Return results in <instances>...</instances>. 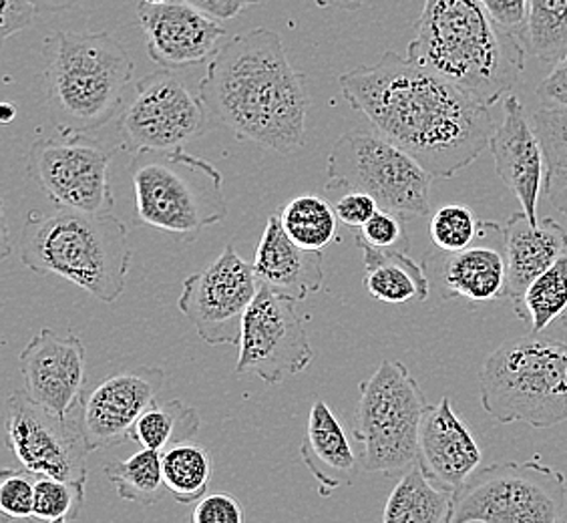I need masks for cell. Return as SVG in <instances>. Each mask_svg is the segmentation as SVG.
I'll return each mask as SVG.
<instances>
[{"mask_svg": "<svg viewBox=\"0 0 567 523\" xmlns=\"http://www.w3.org/2000/svg\"><path fill=\"white\" fill-rule=\"evenodd\" d=\"M566 475L529 461L480 468L453 493L447 523H556L566 507Z\"/></svg>", "mask_w": 567, "mask_h": 523, "instance_id": "10", "label": "cell"}, {"mask_svg": "<svg viewBox=\"0 0 567 523\" xmlns=\"http://www.w3.org/2000/svg\"><path fill=\"white\" fill-rule=\"evenodd\" d=\"M115 147L85 135L39 140L31 145L27 172L51 204L65 212L111 216L110 165Z\"/></svg>", "mask_w": 567, "mask_h": 523, "instance_id": "11", "label": "cell"}, {"mask_svg": "<svg viewBox=\"0 0 567 523\" xmlns=\"http://www.w3.org/2000/svg\"><path fill=\"white\" fill-rule=\"evenodd\" d=\"M379 209L381 207L374 197L364 192H354V189L340 196L334 204V212H337L340 224H344L350 229L362 228Z\"/></svg>", "mask_w": 567, "mask_h": 523, "instance_id": "40", "label": "cell"}, {"mask_svg": "<svg viewBox=\"0 0 567 523\" xmlns=\"http://www.w3.org/2000/svg\"><path fill=\"white\" fill-rule=\"evenodd\" d=\"M4 443L21 468L39 478L87 481V455L79 423L33 401L27 391L12 392L2 407Z\"/></svg>", "mask_w": 567, "mask_h": 523, "instance_id": "14", "label": "cell"}, {"mask_svg": "<svg viewBox=\"0 0 567 523\" xmlns=\"http://www.w3.org/2000/svg\"><path fill=\"white\" fill-rule=\"evenodd\" d=\"M137 14L147 55L152 57L153 63L172 71L208 63L218 51L216 44L226 37L214 17L186 0H172L159 7L142 0Z\"/></svg>", "mask_w": 567, "mask_h": 523, "instance_id": "19", "label": "cell"}, {"mask_svg": "<svg viewBox=\"0 0 567 523\" xmlns=\"http://www.w3.org/2000/svg\"><path fill=\"white\" fill-rule=\"evenodd\" d=\"M159 367H133L113 372L85 389L79 404V429L89 453L120 445L132 439L133 427L165 389Z\"/></svg>", "mask_w": 567, "mask_h": 523, "instance_id": "16", "label": "cell"}, {"mask_svg": "<svg viewBox=\"0 0 567 523\" xmlns=\"http://www.w3.org/2000/svg\"><path fill=\"white\" fill-rule=\"evenodd\" d=\"M300 459L317 481L322 498H330L339 488L352 485L359 475L362 463L354 455L339 417L324 401H317L310 409Z\"/></svg>", "mask_w": 567, "mask_h": 523, "instance_id": "24", "label": "cell"}, {"mask_svg": "<svg viewBox=\"0 0 567 523\" xmlns=\"http://www.w3.org/2000/svg\"><path fill=\"white\" fill-rule=\"evenodd\" d=\"M546 155V194L557 212L567 216V110L542 107L532 115Z\"/></svg>", "mask_w": 567, "mask_h": 523, "instance_id": "30", "label": "cell"}, {"mask_svg": "<svg viewBox=\"0 0 567 523\" xmlns=\"http://www.w3.org/2000/svg\"><path fill=\"white\" fill-rule=\"evenodd\" d=\"M431 286L443 300L465 298L473 305L505 296L507 270L503 256V226L481 222L480 238L458 252H429L423 260Z\"/></svg>", "mask_w": 567, "mask_h": 523, "instance_id": "18", "label": "cell"}, {"mask_svg": "<svg viewBox=\"0 0 567 523\" xmlns=\"http://www.w3.org/2000/svg\"><path fill=\"white\" fill-rule=\"evenodd\" d=\"M554 327H557V330H559V335H566V338L561 340V342H567V310L561 315V318L557 320L556 325ZM551 327V328H554Z\"/></svg>", "mask_w": 567, "mask_h": 523, "instance_id": "46", "label": "cell"}, {"mask_svg": "<svg viewBox=\"0 0 567 523\" xmlns=\"http://www.w3.org/2000/svg\"><path fill=\"white\" fill-rule=\"evenodd\" d=\"M14 115H17V110H14L12 105H7V103H4V105H2V121H4V123H9Z\"/></svg>", "mask_w": 567, "mask_h": 523, "instance_id": "47", "label": "cell"}, {"mask_svg": "<svg viewBox=\"0 0 567 523\" xmlns=\"http://www.w3.org/2000/svg\"><path fill=\"white\" fill-rule=\"evenodd\" d=\"M199 11L208 12L214 19H236L244 9L258 4L260 0H186Z\"/></svg>", "mask_w": 567, "mask_h": 523, "instance_id": "43", "label": "cell"}, {"mask_svg": "<svg viewBox=\"0 0 567 523\" xmlns=\"http://www.w3.org/2000/svg\"><path fill=\"white\" fill-rule=\"evenodd\" d=\"M251 264L262 286L296 302L317 295L324 284L322 252L296 246L284 232L278 214H272L266 222Z\"/></svg>", "mask_w": 567, "mask_h": 523, "instance_id": "23", "label": "cell"}, {"mask_svg": "<svg viewBox=\"0 0 567 523\" xmlns=\"http://www.w3.org/2000/svg\"><path fill=\"white\" fill-rule=\"evenodd\" d=\"M339 81L350 107L435 177H453L489 147V107L406 57L386 51Z\"/></svg>", "mask_w": 567, "mask_h": 523, "instance_id": "1", "label": "cell"}, {"mask_svg": "<svg viewBox=\"0 0 567 523\" xmlns=\"http://www.w3.org/2000/svg\"><path fill=\"white\" fill-rule=\"evenodd\" d=\"M566 254L567 229L554 218L532 224L524 212H515L503 224V256L507 270L505 298H509L515 312L535 278Z\"/></svg>", "mask_w": 567, "mask_h": 523, "instance_id": "22", "label": "cell"}, {"mask_svg": "<svg viewBox=\"0 0 567 523\" xmlns=\"http://www.w3.org/2000/svg\"><path fill=\"white\" fill-rule=\"evenodd\" d=\"M505 117L495 127L489 152L495 172L505 186L512 189L522 212L532 224H537V204L542 184H546V155L534 130L525 117L524 105L515 95L505 98Z\"/></svg>", "mask_w": 567, "mask_h": 523, "instance_id": "20", "label": "cell"}, {"mask_svg": "<svg viewBox=\"0 0 567 523\" xmlns=\"http://www.w3.org/2000/svg\"><path fill=\"white\" fill-rule=\"evenodd\" d=\"M37 480L27 469L4 468L0 471V513L12 520H31L34 515Z\"/></svg>", "mask_w": 567, "mask_h": 523, "instance_id": "36", "label": "cell"}, {"mask_svg": "<svg viewBox=\"0 0 567 523\" xmlns=\"http://www.w3.org/2000/svg\"><path fill=\"white\" fill-rule=\"evenodd\" d=\"M327 177L328 192H364L401 218L431 214L435 175L377 131H349L339 137L328 155Z\"/></svg>", "mask_w": 567, "mask_h": 523, "instance_id": "9", "label": "cell"}, {"mask_svg": "<svg viewBox=\"0 0 567 523\" xmlns=\"http://www.w3.org/2000/svg\"><path fill=\"white\" fill-rule=\"evenodd\" d=\"M354 439L362 445V469L401 478L419 461V433L429 403L403 362L384 359L360 382Z\"/></svg>", "mask_w": 567, "mask_h": 523, "instance_id": "8", "label": "cell"}, {"mask_svg": "<svg viewBox=\"0 0 567 523\" xmlns=\"http://www.w3.org/2000/svg\"><path fill=\"white\" fill-rule=\"evenodd\" d=\"M357 244L371 246L377 250L406 252V254L411 248L404 218L386 209H379L362 228L357 229Z\"/></svg>", "mask_w": 567, "mask_h": 523, "instance_id": "37", "label": "cell"}, {"mask_svg": "<svg viewBox=\"0 0 567 523\" xmlns=\"http://www.w3.org/2000/svg\"><path fill=\"white\" fill-rule=\"evenodd\" d=\"M103 471L125 502L153 505L165 490L162 453L152 449H142L130 459L107 463Z\"/></svg>", "mask_w": 567, "mask_h": 523, "instance_id": "31", "label": "cell"}, {"mask_svg": "<svg viewBox=\"0 0 567 523\" xmlns=\"http://www.w3.org/2000/svg\"><path fill=\"white\" fill-rule=\"evenodd\" d=\"M280 222L296 246L310 252L327 250L339 236V218L334 207L322 197L305 194L280 209Z\"/></svg>", "mask_w": 567, "mask_h": 523, "instance_id": "28", "label": "cell"}, {"mask_svg": "<svg viewBox=\"0 0 567 523\" xmlns=\"http://www.w3.org/2000/svg\"><path fill=\"white\" fill-rule=\"evenodd\" d=\"M453 491L436 485L416 463L391 491L382 523H447Z\"/></svg>", "mask_w": 567, "mask_h": 523, "instance_id": "26", "label": "cell"}, {"mask_svg": "<svg viewBox=\"0 0 567 523\" xmlns=\"http://www.w3.org/2000/svg\"><path fill=\"white\" fill-rule=\"evenodd\" d=\"M143 2L153 4V7H159V4H167V2H172V0H143Z\"/></svg>", "mask_w": 567, "mask_h": 523, "instance_id": "48", "label": "cell"}, {"mask_svg": "<svg viewBox=\"0 0 567 523\" xmlns=\"http://www.w3.org/2000/svg\"><path fill=\"white\" fill-rule=\"evenodd\" d=\"M130 177L143 226L194 242L228 216L218 167L184 150L135 153Z\"/></svg>", "mask_w": 567, "mask_h": 523, "instance_id": "7", "label": "cell"}, {"mask_svg": "<svg viewBox=\"0 0 567 523\" xmlns=\"http://www.w3.org/2000/svg\"><path fill=\"white\" fill-rule=\"evenodd\" d=\"M132 256L127 226L113 214L33 212L19 242L22 266L61 276L105 305H115L125 293Z\"/></svg>", "mask_w": 567, "mask_h": 523, "instance_id": "4", "label": "cell"}, {"mask_svg": "<svg viewBox=\"0 0 567 523\" xmlns=\"http://www.w3.org/2000/svg\"><path fill=\"white\" fill-rule=\"evenodd\" d=\"M85 345L76 335L43 328L21 350L19 369L27 394L44 409L69 417L85 392Z\"/></svg>", "mask_w": 567, "mask_h": 523, "instance_id": "17", "label": "cell"}, {"mask_svg": "<svg viewBox=\"0 0 567 523\" xmlns=\"http://www.w3.org/2000/svg\"><path fill=\"white\" fill-rule=\"evenodd\" d=\"M542 107L567 110V55L554 63L551 71L537 88Z\"/></svg>", "mask_w": 567, "mask_h": 523, "instance_id": "42", "label": "cell"}, {"mask_svg": "<svg viewBox=\"0 0 567 523\" xmlns=\"http://www.w3.org/2000/svg\"><path fill=\"white\" fill-rule=\"evenodd\" d=\"M199 98L238 140L278 153L305 147V75L272 29L258 27L226 41L209 61Z\"/></svg>", "mask_w": 567, "mask_h": 523, "instance_id": "2", "label": "cell"}, {"mask_svg": "<svg viewBox=\"0 0 567 523\" xmlns=\"http://www.w3.org/2000/svg\"><path fill=\"white\" fill-rule=\"evenodd\" d=\"M165 490L175 502L194 505L208 495L214 478V459L208 449L197 443H182L162 453Z\"/></svg>", "mask_w": 567, "mask_h": 523, "instance_id": "29", "label": "cell"}, {"mask_svg": "<svg viewBox=\"0 0 567 523\" xmlns=\"http://www.w3.org/2000/svg\"><path fill=\"white\" fill-rule=\"evenodd\" d=\"M481 404L493 421L549 429L567 421V342L539 335L503 342L480 372Z\"/></svg>", "mask_w": 567, "mask_h": 523, "instance_id": "6", "label": "cell"}, {"mask_svg": "<svg viewBox=\"0 0 567 523\" xmlns=\"http://www.w3.org/2000/svg\"><path fill=\"white\" fill-rule=\"evenodd\" d=\"M525 51L480 0H425L406 59L492 107L522 83Z\"/></svg>", "mask_w": 567, "mask_h": 523, "instance_id": "3", "label": "cell"}, {"mask_svg": "<svg viewBox=\"0 0 567 523\" xmlns=\"http://www.w3.org/2000/svg\"><path fill=\"white\" fill-rule=\"evenodd\" d=\"M39 523H43V522H39ZM53 523H69V522H53Z\"/></svg>", "mask_w": 567, "mask_h": 523, "instance_id": "50", "label": "cell"}, {"mask_svg": "<svg viewBox=\"0 0 567 523\" xmlns=\"http://www.w3.org/2000/svg\"><path fill=\"white\" fill-rule=\"evenodd\" d=\"M79 0H34L39 12H61L75 7Z\"/></svg>", "mask_w": 567, "mask_h": 523, "instance_id": "45", "label": "cell"}, {"mask_svg": "<svg viewBox=\"0 0 567 523\" xmlns=\"http://www.w3.org/2000/svg\"><path fill=\"white\" fill-rule=\"evenodd\" d=\"M556 523H567V513H564Z\"/></svg>", "mask_w": 567, "mask_h": 523, "instance_id": "49", "label": "cell"}, {"mask_svg": "<svg viewBox=\"0 0 567 523\" xmlns=\"http://www.w3.org/2000/svg\"><path fill=\"white\" fill-rule=\"evenodd\" d=\"M0 33L2 41L11 39L12 34L21 33L22 29L31 27L34 19L41 14L34 0H0Z\"/></svg>", "mask_w": 567, "mask_h": 523, "instance_id": "41", "label": "cell"}, {"mask_svg": "<svg viewBox=\"0 0 567 523\" xmlns=\"http://www.w3.org/2000/svg\"><path fill=\"white\" fill-rule=\"evenodd\" d=\"M481 222L473 209L461 204L441 206L429 224V234L436 250L458 252L470 248L480 238Z\"/></svg>", "mask_w": 567, "mask_h": 523, "instance_id": "35", "label": "cell"}, {"mask_svg": "<svg viewBox=\"0 0 567 523\" xmlns=\"http://www.w3.org/2000/svg\"><path fill=\"white\" fill-rule=\"evenodd\" d=\"M44 103L61 135H85L107 125L133 81V59L107 33L61 31L44 41Z\"/></svg>", "mask_w": 567, "mask_h": 523, "instance_id": "5", "label": "cell"}, {"mask_svg": "<svg viewBox=\"0 0 567 523\" xmlns=\"http://www.w3.org/2000/svg\"><path fill=\"white\" fill-rule=\"evenodd\" d=\"M322 9H340V11H357L367 0H312Z\"/></svg>", "mask_w": 567, "mask_h": 523, "instance_id": "44", "label": "cell"}, {"mask_svg": "<svg viewBox=\"0 0 567 523\" xmlns=\"http://www.w3.org/2000/svg\"><path fill=\"white\" fill-rule=\"evenodd\" d=\"M495 24L513 34L522 43L529 44V14L532 0H480Z\"/></svg>", "mask_w": 567, "mask_h": 523, "instance_id": "38", "label": "cell"}, {"mask_svg": "<svg viewBox=\"0 0 567 523\" xmlns=\"http://www.w3.org/2000/svg\"><path fill=\"white\" fill-rule=\"evenodd\" d=\"M192 523H246V512L231 493H209L192 513Z\"/></svg>", "mask_w": 567, "mask_h": 523, "instance_id": "39", "label": "cell"}, {"mask_svg": "<svg viewBox=\"0 0 567 523\" xmlns=\"http://www.w3.org/2000/svg\"><path fill=\"white\" fill-rule=\"evenodd\" d=\"M312 360L306 318L296 310V300L262 286L244 318L236 375H254L274 387L306 371Z\"/></svg>", "mask_w": 567, "mask_h": 523, "instance_id": "15", "label": "cell"}, {"mask_svg": "<svg viewBox=\"0 0 567 523\" xmlns=\"http://www.w3.org/2000/svg\"><path fill=\"white\" fill-rule=\"evenodd\" d=\"M85 502V483L39 478L34 491V520L43 523L75 522Z\"/></svg>", "mask_w": 567, "mask_h": 523, "instance_id": "34", "label": "cell"}, {"mask_svg": "<svg viewBox=\"0 0 567 523\" xmlns=\"http://www.w3.org/2000/svg\"><path fill=\"white\" fill-rule=\"evenodd\" d=\"M483 451L449 397L429 404L419 433V465L429 480L455 491L480 469Z\"/></svg>", "mask_w": 567, "mask_h": 523, "instance_id": "21", "label": "cell"}, {"mask_svg": "<svg viewBox=\"0 0 567 523\" xmlns=\"http://www.w3.org/2000/svg\"><path fill=\"white\" fill-rule=\"evenodd\" d=\"M529 51L551 65L567 55V0H532Z\"/></svg>", "mask_w": 567, "mask_h": 523, "instance_id": "33", "label": "cell"}, {"mask_svg": "<svg viewBox=\"0 0 567 523\" xmlns=\"http://www.w3.org/2000/svg\"><path fill=\"white\" fill-rule=\"evenodd\" d=\"M567 310V254L535 278L525 290L517 317L532 325V335H542L556 325Z\"/></svg>", "mask_w": 567, "mask_h": 523, "instance_id": "32", "label": "cell"}, {"mask_svg": "<svg viewBox=\"0 0 567 523\" xmlns=\"http://www.w3.org/2000/svg\"><path fill=\"white\" fill-rule=\"evenodd\" d=\"M262 284L254 264L241 260L228 244L204 270L187 276L177 308L212 347L240 345L244 318Z\"/></svg>", "mask_w": 567, "mask_h": 523, "instance_id": "13", "label": "cell"}, {"mask_svg": "<svg viewBox=\"0 0 567 523\" xmlns=\"http://www.w3.org/2000/svg\"><path fill=\"white\" fill-rule=\"evenodd\" d=\"M208 107L169 71L143 76L120 120L121 147L132 152L184 150L206 133Z\"/></svg>", "mask_w": 567, "mask_h": 523, "instance_id": "12", "label": "cell"}, {"mask_svg": "<svg viewBox=\"0 0 567 523\" xmlns=\"http://www.w3.org/2000/svg\"><path fill=\"white\" fill-rule=\"evenodd\" d=\"M202 427V419L194 407H187L179 399L165 403H153L133 427L132 441L143 449L164 453L192 441Z\"/></svg>", "mask_w": 567, "mask_h": 523, "instance_id": "27", "label": "cell"}, {"mask_svg": "<svg viewBox=\"0 0 567 523\" xmlns=\"http://www.w3.org/2000/svg\"><path fill=\"white\" fill-rule=\"evenodd\" d=\"M359 248L364 256V288L372 298L391 306L425 302L431 295V280L423 264L406 252Z\"/></svg>", "mask_w": 567, "mask_h": 523, "instance_id": "25", "label": "cell"}]
</instances>
